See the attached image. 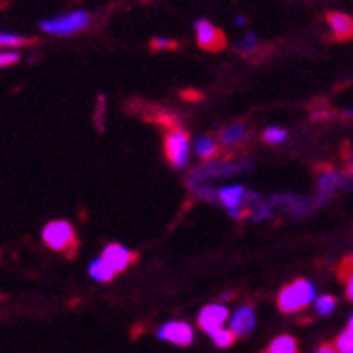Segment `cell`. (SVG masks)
Here are the masks:
<instances>
[{"instance_id": "ba28073f", "label": "cell", "mask_w": 353, "mask_h": 353, "mask_svg": "<svg viewBox=\"0 0 353 353\" xmlns=\"http://www.w3.org/2000/svg\"><path fill=\"white\" fill-rule=\"evenodd\" d=\"M229 319V311L224 305H208L201 313H199V326L208 332V334H214L216 330H220L224 326V322Z\"/></svg>"}, {"instance_id": "4fadbf2b", "label": "cell", "mask_w": 353, "mask_h": 353, "mask_svg": "<svg viewBox=\"0 0 353 353\" xmlns=\"http://www.w3.org/2000/svg\"><path fill=\"white\" fill-rule=\"evenodd\" d=\"M343 184V178L332 172V170H326L322 176H319V182H317V192L322 197H330L332 192H336V188Z\"/></svg>"}, {"instance_id": "7c38bea8", "label": "cell", "mask_w": 353, "mask_h": 353, "mask_svg": "<svg viewBox=\"0 0 353 353\" xmlns=\"http://www.w3.org/2000/svg\"><path fill=\"white\" fill-rule=\"evenodd\" d=\"M254 324L256 317L250 307H239L231 317V330L235 332V336H245L248 332H252Z\"/></svg>"}, {"instance_id": "2e32d148", "label": "cell", "mask_w": 353, "mask_h": 353, "mask_svg": "<svg viewBox=\"0 0 353 353\" xmlns=\"http://www.w3.org/2000/svg\"><path fill=\"white\" fill-rule=\"evenodd\" d=\"M89 275L95 279V281H110L117 273L110 269V265L104 261V259H98V261H91V265H89Z\"/></svg>"}, {"instance_id": "d6986e66", "label": "cell", "mask_w": 353, "mask_h": 353, "mask_svg": "<svg viewBox=\"0 0 353 353\" xmlns=\"http://www.w3.org/2000/svg\"><path fill=\"white\" fill-rule=\"evenodd\" d=\"M216 142L212 140V138H208V136H203V138H199L197 142H195V152L201 157V159H210V157H214V152H216Z\"/></svg>"}, {"instance_id": "ffe728a7", "label": "cell", "mask_w": 353, "mask_h": 353, "mask_svg": "<svg viewBox=\"0 0 353 353\" xmlns=\"http://www.w3.org/2000/svg\"><path fill=\"white\" fill-rule=\"evenodd\" d=\"M210 336H212V341H214L218 347H222V349L231 347V345H233V341H235V332H233V330H224V328L216 330V332H214V334H210Z\"/></svg>"}, {"instance_id": "484cf974", "label": "cell", "mask_w": 353, "mask_h": 353, "mask_svg": "<svg viewBox=\"0 0 353 353\" xmlns=\"http://www.w3.org/2000/svg\"><path fill=\"white\" fill-rule=\"evenodd\" d=\"M17 61H19V53L17 51H11V49L0 51V68L13 66V63H17Z\"/></svg>"}, {"instance_id": "5bb4252c", "label": "cell", "mask_w": 353, "mask_h": 353, "mask_svg": "<svg viewBox=\"0 0 353 353\" xmlns=\"http://www.w3.org/2000/svg\"><path fill=\"white\" fill-rule=\"evenodd\" d=\"M271 205H279V208H283L285 212H292V214H305V212H309L307 201H305V199H299V197H292V195H279V197H273Z\"/></svg>"}, {"instance_id": "e0dca14e", "label": "cell", "mask_w": 353, "mask_h": 353, "mask_svg": "<svg viewBox=\"0 0 353 353\" xmlns=\"http://www.w3.org/2000/svg\"><path fill=\"white\" fill-rule=\"evenodd\" d=\"M243 136H245V127H243L241 123H237V125H229V127H224V130H222V134H220V142H222L224 146H235L237 142H241V140H243Z\"/></svg>"}, {"instance_id": "52a82bcc", "label": "cell", "mask_w": 353, "mask_h": 353, "mask_svg": "<svg viewBox=\"0 0 353 353\" xmlns=\"http://www.w3.org/2000/svg\"><path fill=\"white\" fill-rule=\"evenodd\" d=\"M245 188L235 184V186H227L218 190V199L224 208H229V214L233 218H241L243 216V205H245Z\"/></svg>"}, {"instance_id": "30bf717a", "label": "cell", "mask_w": 353, "mask_h": 353, "mask_svg": "<svg viewBox=\"0 0 353 353\" xmlns=\"http://www.w3.org/2000/svg\"><path fill=\"white\" fill-rule=\"evenodd\" d=\"M161 341H170L174 345H180V347H186L192 343V328L184 322H170L165 324L161 330L157 334Z\"/></svg>"}, {"instance_id": "4dcf8cb0", "label": "cell", "mask_w": 353, "mask_h": 353, "mask_svg": "<svg viewBox=\"0 0 353 353\" xmlns=\"http://www.w3.org/2000/svg\"><path fill=\"white\" fill-rule=\"evenodd\" d=\"M349 328L353 330V315H351V319H349Z\"/></svg>"}, {"instance_id": "8fae6325", "label": "cell", "mask_w": 353, "mask_h": 353, "mask_svg": "<svg viewBox=\"0 0 353 353\" xmlns=\"http://www.w3.org/2000/svg\"><path fill=\"white\" fill-rule=\"evenodd\" d=\"M328 26H330V32L334 34V39H339V41H347L353 37V19L347 13H341V11L328 13Z\"/></svg>"}, {"instance_id": "44dd1931", "label": "cell", "mask_w": 353, "mask_h": 353, "mask_svg": "<svg viewBox=\"0 0 353 353\" xmlns=\"http://www.w3.org/2000/svg\"><path fill=\"white\" fill-rule=\"evenodd\" d=\"M336 349H339V353H353V330H351V328H347V330L339 336Z\"/></svg>"}, {"instance_id": "f546056e", "label": "cell", "mask_w": 353, "mask_h": 353, "mask_svg": "<svg viewBox=\"0 0 353 353\" xmlns=\"http://www.w3.org/2000/svg\"><path fill=\"white\" fill-rule=\"evenodd\" d=\"M235 23H237L239 28H243V26H245V17H243V15H237V17H235Z\"/></svg>"}, {"instance_id": "8992f818", "label": "cell", "mask_w": 353, "mask_h": 353, "mask_svg": "<svg viewBox=\"0 0 353 353\" xmlns=\"http://www.w3.org/2000/svg\"><path fill=\"white\" fill-rule=\"evenodd\" d=\"M195 37H197L199 47H203L208 51H220L224 45H227L222 32L208 19H197L195 21Z\"/></svg>"}, {"instance_id": "d4e9b609", "label": "cell", "mask_w": 353, "mask_h": 353, "mask_svg": "<svg viewBox=\"0 0 353 353\" xmlns=\"http://www.w3.org/2000/svg\"><path fill=\"white\" fill-rule=\"evenodd\" d=\"M195 195H197L199 199H203V201H216V199H218V190L212 188V186L201 184V186H195Z\"/></svg>"}, {"instance_id": "7a4b0ae2", "label": "cell", "mask_w": 353, "mask_h": 353, "mask_svg": "<svg viewBox=\"0 0 353 353\" xmlns=\"http://www.w3.org/2000/svg\"><path fill=\"white\" fill-rule=\"evenodd\" d=\"M91 21V15L87 11H70L51 19L41 21V30L53 37H72L77 32H83Z\"/></svg>"}, {"instance_id": "277c9868", "label": "cell", "mask_w": 353, "mask_h": 353, "mask_svg": "<svg viewBox=\"0 0 353 353\" xmlns=\"http://www.w3.org/2000/svg\"><path fill=\"white\" fill-rule=\"evenodd\" d=\"M188 134L182 130H170L165 136V154L174 168H184L188 161Z\"/></svg>"}, {"instance_id": "ac0fdd59", "label": "cell", "mask_w": 353, "mask_h": 353, "mask_svg": "<svg viewBox=\"0 0 353 353\" xmlns=\"http://www.w3.org/2000/svg\"><path fill=\"white\" fill-rule=\"evenodd\" d=\"M28 41L19 34H15V32H3L0 30V47L3 49H17L21 45H26Z\"/></svg>"}, {"instance_id": "cb8c5ba5", "label": "cell", "mask_w": 353, "mask_h": 353, "mask_svg": "<svg viewBox=\"0 0 353 353\" xmlns=\"http://www.w3.org/2000/svg\"><path fill=\"white\" fill-rule=\"evenodd\" d=\"M285 138H288V134H285V130H281V127H269L265 132V142H269V144H281Z\"/></svg>"}, {"instance_id": "603a6c76", "label": "cell", "mask_w": 353, "mask_h": 353, "mask_svg": "<svg viewBox=\"0 0 353 353\" xmlns=\"http://www.w3.org/2000/svg\"><path fill=\"white\" fill-rule=\"evenodd\" d=\"M237 49L241 51V53H254L256 49H259V39H256L252 32L250 34H245L239 43H237Z\"/></svg>"}, {"instance_id": "83f0119b", "label": "cell", "mask_w": 353, "mask_h": 353, "mask_svg": "<svg viewBox=\"0 0 353 353\" xmlns=\"http://www.w3.org/2000/svg\"><path fill=\"white\" fill-rule=\"evenodd\" d=\"M339 349H336V345H322L317 349V353H336Z\"/></svg>"}, {"instance_id": "9c48e42d", "label": "cell", "mask_w": 353, "mask_h": 353, "mask_svg": "<svg viewBox=\"0 0 353 353\" xmlns=\"http://www.w3.org/2000/svg\"><path fill=\"white\" fill-rule=\"evenodd\" d=\"M102 259L110 265V269H112L114 273H121L123 269H127V267L132 265L134 254H132L130 250H127L125 245H121V243H110V245L104 248Z\"/></svg>"}, {"instance_id": "3957f363", "label": "cell", "mask_w": 353, "mask_h": 353, "mask_svg": "<svg viewBox=\"0 0 353 353\" xmlns=\"http://www.w3.org/2000/svg\"><path fill=\"white\" fill-rule=\"evenodd\" d=\"M43 239L51 250L63 252L70 245H74V229L66 220H53L43 229Z\"/></svg>"}, {"instance_id": "5b68a950", "label": "cell", "mask_w": 353, "mask_h": 353, "mask_svg": "<svg viewBox=\"0 0 353 353\" xmlns=\"http://www.w3.org/2000/svg\"><path fill=\"white\" fill-rule=\"evenodd\" d=\"M245 165H250V161H239V163H208L203 168H199L195 174L188 178V184L195 188L199 184H203L210 178H224V176H231L239 170H243Z\"/></svg>"}, {"instance_id": "9a60e30c", "label": "cell", "mask_w": 353, "mask_h": 353, "mask_svg": "<svg viewBox=\"0 0 353 353\" xmlns=\"http://www.w3.org/2000/svg\"><path fill=\"white\" fill-rule=\"evenodd\" d=\"M265 353H299V343L294 341V336L283 334V336H277Z\"/></svg>"}, {"instance_id": "6da1fadb", "label": "cell", "mask_w": 353, "mask_h": 353, "mask_svg": "<svg viewBox=\"0 0 353 353\" xmlns=\"http://www.w3.org/2000/svg\"><path fill=\"white\" fill-rule=\"evenodd\" d=\"M315 299V288L307 279H296L279 292L277 305L283 313H296Z\"/></svg>"}, {"instance_id": "4316f807", "label": "cell", "mask_w": 353, "mask_h": 353, "mask_svg": "<svg viewBox=\"0 0 353 353\" xmlns=\"http://www.w3.org/2000/svg\"><path fill=\"white\" fill-rule=\"evenodd\" d=\"M150 47L157 49V51H161V49H172V47H176V43L170 41V39H165V37H157V39L150 41Z\"/></svg>"}, {"instance_id": "d6a6232c", "label": "cell", "mask_w": 353, "mask_h": 353, "mask_svg": "<svg viewBox=\"0 0 353 353\" xmlns=\"http://www.w3.org/2000/svg\"><path fill=\"white\" fill-rule=\"evenodd\" d=\"M351 114H353V110H351Z\"/></svg>"}, {"instance_id": "f1b7e54d", "label": "cell", "mask_w": 353, "mask_h": 353, "mask_svg": "<svg viewBox=\"0 0 353 353\" xmlns=\"http://www.w3.org/2000/svg\"><path fill=\"white\" fill-rule=\"evenodd\" d=\"M347 299L353 301V275L347 277Z\"/></svg>"}, {"instance_id": "7402d4cb", "label": "cell", "mask_w": 353, "mask_h": 353, "mask_svg": "<svg viewBox=\"0 0 353 353\" xmlns=\"http://www.w3.org/2000/svg\"><path fill=\"white\" fill-rule=\"evenodd\" d=\"M334 307H336V301L332 296H319L315 301V309L319 315H330L334 311Z\"/></svg>"}, {"instance_id": "1f68e13d", "label": "cell", "mask_w": 353, "mask_h": 353, "mask_svg": "<svg viewBox=\"0 0 353 353\" xmlns=\"http://www.w3.org/2000/svg\"><path fill=\"white\" fill-rule=\"evenodd\" d=\"M351 170H353V159H351Z\"/></svg>"}]
</instances>
